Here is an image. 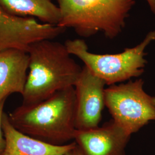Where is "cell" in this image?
<instances>
[{
  "label": "cell",
  "mask_w": 155,
  "mask_h": 155,
  "mask_svg": "<svg viewBox=\"0 0 155 155\" xmlns=\"http://www.w3.org/2000/svg\"><path fill=\"white\" fill-rule=\"evenodd\" d=\"M5 101L6 100H4L1 102H0V155L4 152L6 145L5 139L2 129V118L4 114V109Z\"/></svg>",
  "instance_id": "12"
},
{
  "label": "cell",
  "mask_w": 155,
  "mask_h": 155,
  "mask_svg": "<svg viewBox=\"0 0 155 155\" xmlns=\"http://www.w3.org/2000/svg\"><path fill=\"white\" fill-rule=\"evenodd\" d=\"M152 13L155 15V0H145Z\"/></svg>",
  "instance_id": "14"
},
{
  "label": "cell",
  "mask_w": 155,
  "mask_h": 155,
  "mask_svg": "<svg viewBox=\"0 0 155 155\" xmlns=\"http://www.w3.org/2000/svg\"><path fill=\"white\" fill-rule=\"evenodd\" d=\"M66 155H83V154L82 153L80 149L78 147L77 145V146L75 148L70 150Z\"/></svg>",
  "instance_id": "13"
},
{
  "label": "cell",
  "mask_w": 155,
  "mask_h": 155,
  "mask_svg": "<svg viewBox=\"0 0 155 155\" xmlns=\"http://www.w3.org/2000/svg\"><path fill=\"white\" fill-rule=\"evenodd\" d=\"M0 6L11 15L37 18L44 24L57 25L61 18L52 0H0Z\"/></svg>",
  "instance_id": "11"
},
{
  "label": "cell",
  "mask_w": 155,
  "mask_h": 155,
  "mask_svg": "<svg viewBox=\"0 0 155 155\" xmlns=\"http://www.w3.org/2000/svg\"><path fill=\"white\" fill-rule=\"evenodd\" d=\"M106 83L84 65L74 86L77 130L98 127L105 106Z\"/></svg>",
  "instance_id": "7"
},
{
  "label": "cell",
  "mask_w": 155,
  "mask_h": 155,
  "mask_svg": "<svg viewBox=\"0 0 155 155\" xmlns=\"http://www.w3.org/2000/svg\"><path fill=\"white\" fill-rule=\"evenodd\" d=\"M28 69L27 52L16 49L0 51V102L12 94L22 95Z\"/></svg>",
  "instance_id": "10"
},
{
  "label": "cell",
  "mask_w": 155,
  "mask_h": 155,
  "mask_svg": "<svg viewBox=\"0 0 155 155\" xmlns=\"http://www.w3.org/2000/svg\"><path fill=\"white\" fill-rule=\"evenodd\" d=\"M2 129L6 145L1 155H66L77 146L75 142L55 145L33 138L14 127L5 113L2 118Z\"/></svg>",
  "instance_id": "9"
},
{
  "label": "cell",
  "mask_w": 155,
  "mask_h": 155,
  "mask_svg": "<svg viewBox=\"0 0 155 155\" xmlns=\"http://www.w3.org/2000/svg\"><path fill=\"white\" fill-rule=\"evenodd\" d=\"M154 41L155 30L147 33L136 46L125 48L122 52L116 54L91 53L83 39L67 40L64 45L71 55L77 56L106 84L111 86L139 77L143 74L147 63L145 50Z\"/></svg>",
  "instance_id": "4"
},
{
  "label": "cell",
  "mask_w": 155,
  "mask_h": 155,
  "mask_svg": "<svg viewBox=\"0 0 155 155\" xmlns=\"http://www.w3.org/2000/svg\"><path fill=\"white\" fill-rule=\"evenodd\" d=\"M66 29L40 23L33 17L12 16L0 6V51L16 49L28 52L33 43L52 40Z\"/></svg>",
  "instance_id": "6"
},
{
  "label": "cell",
  "mask_w": 155,
  "mask_h": 155,
  "mask_svg": "<svg viewBox=\"0 0 155 155\" xmlns=\"http://www.w3.org/2000/svg\"><path fill=\"white\" fill-rule=\"evenodd\" d=\"M27 52L29 69L22 104H38L74 86L82 67L74 61L64 44L43 40L31 45Z\"/></svg>",
  "instance_id": "2"
},
{
  "label": "cell",
  "mask_w": 155,
  "mask_h": 155,
  "mask_svg": "<svg viewBox=\"0 0 155 155\" xmlns=\"http://www.w3.org/2000/svg\"><path fill=\"white\" fill-rule=\"evenodd\" d=\"M144 84L138 79L105 89V106L113 120L131 135L155 121V97L145 91Z\"/></svg>",
  "instance_id": "5"
},
{
  "label": "cell",
  "mask_w": 155,
  "mask_h": 155,
  "mask_svg": "<svg viewBox=\"0 0 155 155\" xmlns=\"http://www.w3.org/2000/svg\"><path fill=\"white\" fill-rule=\"evenodd\" d=\"M131 134L111 120L102 127L76 130L74 139L83 155H126Z\"/></svg>",
  "instance_id": "8"
},
{
  "label": "cell",
  "mask_w": 155,
  "mask_h": 155,
  "mask_svg": "<svg viewBox=\"0 0 155 155\" xmlns=\"http://www.w3.org/2000/svg\"><path fill=\"white\" fill-rule=\"evenodd\" d=\"M20 132L48 144L63 145L74 139L76 97L74 86L33 105L16 107L8 115Z\"/></svg>",
  "instance_id": "1"
},
{
  "label": "cell",
  "mask_w": 155,
  "mask_h": 155,
  "mask_svg": "<svg viewBox=\"0 0 155 155\" xmlns=\"http://www.w3.org/2000/svg\"><path fill=\"white\" fill-rule=\"evenodd\" d=\"M61 18L57 26L74 29L87 38L98 32L113 39L122 32L136 0H57Z\"/></svg>",
  "instance_id": "3"
}]
</instances>
